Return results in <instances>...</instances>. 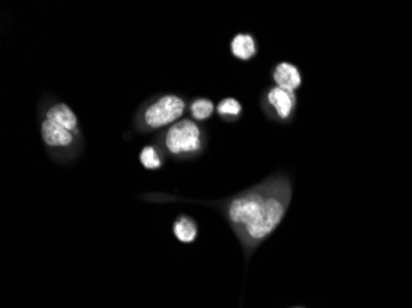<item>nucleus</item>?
Here are the masks:
<instances>
[{
    "instance_id": "obj_4",
    "label": "nucleus",
    "mask_w": 412,
    "mask_h": 308,
    "mask_svg": "<svg viewBox=\"0 0 412 308\" xmlns=\"http://www.w3.org/2000/svg\"><path fill=\"white\" fill-rule=\"evenodd\" d=\"M40 133L46 151L56 162L74 161L84 148L83 133H77L68 127L38 117Z\"/></svg>"
},
{
    "instance_id": "obj_9",
    "label": "nucleus",
    "mask_w": 412,
    "mask_h": 308,
    "mask_svg": "<svg viewBox=\"0 0 412 308\" xmlns=\"http://www.w3.org/2000/svg\"><path fill=\"white\" fill-rule=\"evenodd\" d=\"M173 235L178 242L183 244H192L198 239L199 236V227L194 218L188 215H181L174 220L172 226Z\"/></svg>"
},
{
    "instance_id": "obj_10",
    "label": "nucleus",
    "mask_w": 412,
    "mask_h": 308,
    "mask_svg": "<svg viewBox=\"0 0 412 308\" xmlns=\"http://www.w3.org/2000/svg\"><path fill=\"white\" fill-rule=\"evenodd\" d=\"M216 115L226 123H236L242 119V104L236 97H224L216 105Z\"/></svg>"
},
{
    "instance_id": "obj_7",
    "label": "nucleus",
    "mask_w": 412,
    "mask_h": 308,
    "mask_svg": "<svg viewBox=\"0 0 412 308\" xmlns=\"http://www.w3.org/2000/svg\"><path fill=\"white\" fill-rule=\"evenodd\" d=\"M271 79L274 85L294 93L304 84V75L300 67L289 61L275 63L271 69Z\"/></svg>"
},
{
    "instance_id": "obj_13",
    "label": "nucleus",
    "mask_w": 412,
    "mask_h": 308,
    "mask_svg": "<svg viewBox=\"0 0 412 308\" xmlns=\"http://www.w3.org/2000/svg\"><path fill=\"white\" fill-rule=\"evenodd\" d=\"M293 308H305V307H293Z\"/></svg>"
},
{
    "instance_id": "obj_8",
    "label": "nucleus",
    "mask_w": 412,
    "mask_h": 308,
    "mask_svg": "<svg viewBox=\"0 0 412 308\" xmlns=\"http://www.w3.org/2000/svg\"><path fill=\"white\" fill-rule=\"evenodd\" d=\"M230 52L231 56L238 61H252L260 52V43L253 34L238 32L231 38Z\"/></svg>"
},
{
    "instance_id": "obj_2",
    "label": "nucleus",
    "mask_w": 412,
    "mask_h": 308,
    "mask_svg": "<svg viewBox=\"0 0 412 308\" xmlns=\"http://www.w3.org/2000/svg\"><path fill=\"white\" fill-rule=\"evenodd\" d=\"M156 142L164 157L174 161H190L205 153L209 133L203 123L193 119H182L159 132Z\"/></svg>"
},
{
    "instance_id": "obj_3",
    "label": "nucleus",
    "mask_w": 412,
    "mask_h": 308,
    "mask_svg": "<svg viewBox=\"0 0 412 308\" xmlns=\"http://www.w3.org/2000/svg\"><path fill=\"white\" fill-rule=\"evenodd\" d=\"M188 109L185 97L173 93L158 94L139 106L134 117V128L141 134L162 132L182 120Z\"/></svg>"
},
{
    "instance_id": "obj_11",
    "label": "nucleus",
    "mask_w": 412,
    "mask_h": 308,
    "mask_svg": "<svg viewBox=\"0 0 412 308\" xmlns=\"http://www.w3.org/2000/svg\"><path fill=\"white\" fill-rule=\"evenodd\" d=\"M215 112H216V106L209 97H195L189 104V114L194 121L199 123H204L207 120H210Z\"/></svg>"
},
{
    "instance_id": "obj_12",
    "label": "nucleus",
    "mask_w": 412,
    "mask_h": 308,
    "mask_svg": "<svg viewBox=\"0 0 412 308\" xmlns=\"http://www.w3.org/2000/svg\"><path fill=\"white\" fill-rule=\"evenodd\" d=\"M139 163L147 170L161 169L164 164V154L156 145H146L139 152Z\"/></svg>"
},
{
    "instance_id": "obj_5",
    "label": "nucleus",
    "mask_w": 412,
    "mask_h": 308,
    "mask_svg": "<svg viewBox=\"0 0 412 308\" xmlns=\"http://www.w3.org/2000/svg\"><path fill=\"white\" fill-rule=\"evenodd\" d=\"M260 106L269 121L291 125L297 117L299 97L294 91H285L272 84L262 91Z\"/></svg>"
},
{
    "instance_id": "obj_1",
    "label": "nucleus",
    "mask_w": 412,
    "mask_h": 308,
    "mask_svg": "<svg viewBox=\"0 0 412 308\" xmlns=\"http://www.w3.org/2000/svg\"><path fill=\"white\" fill-rule=\"evenodd\" d=\"M291 199V178L278 171L260 184L216 202V206L249 257L278 228Z\"/></svg>"
},
{
    "instance_id": "obj_6",
    "label": "nucleus",
    "mask_w": 412,
    "mask_h": 308,
    "mask_svg": "<svg viewBox=\"0 0 412 308\" xmlns=\"http://www.w3.org/2000/svg\"><path fill=\"white\" fill-rule=\"evenodd\" d=\"M38 117L47 119L51 121L60 123L63 126L68 127L74 132L82 133V128L79 125V120L76 112L73 111L72 108L68 104L56 100L52 97H45L40 102V108L37 112Z\"/></svg>"
}]
</instances>
